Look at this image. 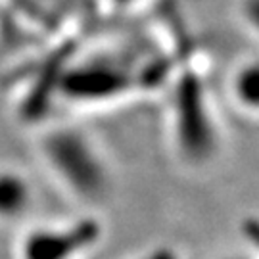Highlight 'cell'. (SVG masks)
Listing matches in <instances>:
<instances>
[{"label": "cell", "mask_w": 259, "mask_h": 259, "mask_svg": "<svg viewBox=\"0 0 259 259\" xmlns=\"http://www.w3.org/2000/svg\"><path fill=\"white\" fill-rule=\"evenodd\" d=\"M47 156L65 183L81 194L93 196L104 190L106 173L98 154L77 131H58L47 140Z\"/></svg>", "instance_id": "1"}, {"label": "cell", "mask_w": 259, "mask_h": 259, "mask_svg": "<svg viewBox=\"0 0 259 259\" xmlns=\"http://www.w3.org/2000/svg\"><path fill=\"white\" fill-rule=\"evenodd\" d=\"M177 127L183 148L190 156H205L211 150V121L207 115L200 83L188 79L177 94Z\"/></svg>", "instance_id": "2"}, {"label": "cell", "mask_w": 259, "mask_h": 259, "mask_svg": "<svg viewBox=\"0 0 259 259\" xmlns=\"http://www.w3.org/2000/svg\"><path fill=\"white\" fill-rule=\"evenodd\" d=\"M65 93L73 98H108L121 93L127 84L129 77L119 65L111 62H93L79 67L73 75L65 79Z\"/></svg>", "instance_id": "3"}, {"label": "cell", "mask_w": 259, "mask_h": 259, "mask_svg": "<svg viewBox=\"0 0 259 259\" xmlns=\"http://www.w3.org/2000/svg\"><path fill=\"white\" fill-rule=\"evenodd\" d=\"M89 236H93V229L84 227L83 231L65 232V234H40L31 242L27 253L35 259H62L65 257L67 250L79 248Z\"/></svg>", "instance_id": "4"}, {"label": "cell", "mask_w": 259, "mask_h": 259, "mask_svg": "<svg viewBox=\"0 0 259 259\" xmlns=\"http://www.w3.org/2000/svg\"><path fill=\"white\" fill-rule=\"evenodd\" d=\"M29 202V186L16 173H0V215L14 217Z\"/></svg>", "instance_id": "5"}, {"label": "cell", "mask_w": 259, "mask_h": 259, "mask_svg": "<svg viewBox=\"0 0 259 259\" xmlns=\"http://www.w3.org/2000/svg\"><path fill=\"white\" fill-rule=\"evenodd\" d=\"M236 94L242 100V104L257 106L259 98V71L257 67L251 64L244 67L236 79Z\"/></svg>", "instance_id": "6"}]
</instances>
